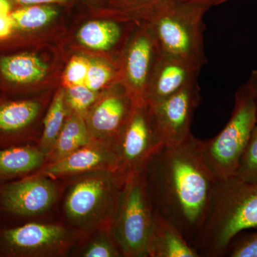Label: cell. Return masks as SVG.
Segmentation results:
<instances>
[{"mask_svg":"<svg viewBox=\"0 0 257 257\" xmlns=\"http://www.w3.org/2000/svg\"><path fill=\"white\" fill-rule=\"evenodd\" d=\"M236 177L245 182L257 183V128L253 130L240 161Z\"/></svg>","mask_w":257,"mask_h":257,"instance_id":"cell-25","label":"cell"},{"mask_svg":"<svg viewBox=\"0 0 257 257\" xmlns=\"http://www.w3.org/2000/svg\"><path fill=\"white\" fill-rule=\"evenodd\" d=\"M43 109L38 99L0 92V148L37 145L42 133L38 122Z\"/></svg>","mask_w":257,"mask_h":257,"instance_id":"cell-10","label":"cell"},{"mask_svg":"<svg viewBox=\"0 0 257 257\" xmlns=\"http://www.w3.org/2000/svg\"><path fill=\"white\" fill-rule=\"evenodd\" d=\"M135 104L126 87L99 96L84 116L92 140L117 142Z\"/></svg>","mask_w":257,"mask_h":257,"instance_id":"cell-14","label":"cell"},{"mask_svg":"<svg viewBox=\"0 0 257 257\" xmlns=\"http://www.w3.org/2000/svg\"><path fill=\"white\" fill-rule=\"evenodd\" d=\"M117 142L92 140L60 160L44 165L39 173L55 179L101 170H119Z\"/></svg>","mask_w":257,"mask_h":257,"instance_id":"cell-13","label":"cell"},{"mask_svg":"<svg viewBox=\"0 0 257 257\" xmlns=\"http://www.w3.org/2000/svg\"><path fill=\"white\" fill-rule=\"evenodd\" d=\"M45 163L36 145L0 148V186L37 173Z\"/></svg>","mask_w":257,"mask_h":257,"instance_id":"cell-17","label":"cell"},{"mask_svg":"<svg viewBox=\"0 0 257 257\" xmlns=\"http://www.w3.org/2000/svg\"><path fill=\"white\" fill-rule=\"evenodd\" d=\"M92 141L85 117L69 113L52 150L46 155V164L63 159Z\"/></svg>","mask_w":257,"mask_h":257,"instance_id":"cell-18","label":"cell"},{"mask_svg":"<svg viewBox=\"0 0 257 257\" xmlns=\"http://www.w3.org/2000/svg\"><path fill=\"white\" fill-rule=\"evenodd\" d=\"M229 1V0H217L216 5L223 4V3H226V2Z\"/></svg>","mask_w":257,"mask_h":257,"instance_id":"cell-32","label":"cell"},{"mask_svg":"<svg viewBox=\"0 0 257 257\" xmlns=\"http://www.w3.org/2000/svg\"><path fill=\"white\" fill-rule=\"evenodd\" d=\"M147 257H199L175 225L155 211Z\"/></svg>","mask_w":257,"mask_h":257,"instance_id":"cell-16","label":"cell"},{"mask_svg":"<svg viewBox=\"0 0 257 257\" xmlns=\"http://www.w3.org/2000/svg\"><path fill=\"white\" fill-rule=\"evenodd\" d=\"M163 145L156 136L147 104H136L117 141L119 170L127 177L143 170Z\"/></svg>","mask_w":257,"mask_h":257,"instance_id":"cell-12","label":"cell"},{"mask_svg":"<svg viewBox=\"0 0 257 257\" xmlns=\"http://www.w3.org/2000/svg\"><path fill=\"white\" fill-rule=\"evenodd\" d=\"M69 114L64 89L55 93L42 121L41 135L37 146L45 156L52 150Z\"/></svg>","mask_w":257,"mask_h":257,"instance_id":"cell-20","label":"cell"},{"mask_svg":"<svg viewBox=\"0 0 257 257\" xmlns=\"http://www.w3.org/2000/svg\"><path fill=\"white\" fill-rule=\"evenodd\" d=\"M257 228V183L236 176L218 179L209 211L193 247L199 257L225 256L244 230Z\"/></svg>","mask_w":257,"mask_h":257,"instance_id":"cell-3","label":"cell"},{"mask_svg":"<svg viewBox=\"0 0 257 257\" xmlns=\"http://www.w3.org/2000/svg\"><path fill=\"white\" fill-rule=\"evenodd\" d=\"M200 101L197 81L173 95L147 104L152 127L163 146L179 145L192 135L193 116Z\"/></svg>","mask_w":257,"mask_h":257,"instance_id":"cell-9","label":"cell"},{"mask_svg":"<svg viewBox=\"0 0 257 257\" xmlns=\"http://www.w3.org/2000/svg\"><path fill=\"white\" fill-rule=\"evenodd\" d=\"M79 239L61 220L0 226V257L69 256Z\"/></svg>","mask_w":257,"mask_h":257,"instance_id":"cell-8","label":"cell"},{"mask_svg":"<svg viewBox=\"0 0 257 257\" xmlns=\"http://www.w3.org/2000/svg\"><path fill=\"white\" fill-rule=\"evenodd\" d=\"M64 94L69 113H77L84 116L100 96L99 92L91 90L85 84L66 87Z\"/></svg>","mask_w":257,"mask_h":257,"instance_id":"cell-23","label":"cell"},{"mask_svg":"<svg viewBox=\"0 0 257 257\" xmlns=\"http://www.w3.org/2000/svg\"><path fill=\"white\" fill-rule=\"evenodd\" d=\"M256 128H257V124H256Z\"/></svg>","mask_w":257,"mask_h":257,"instance_id":"cell-33","label":"cell"},{"mask_svg":"<svg viewBox=\"0 0 257 257\" xmlns=\"http://www.w3.org/2000/svg\"><path fill=\"white\" fill-rule=\"evenodd\" d=\"M126 177L119 170H101L62 179L59 218L79 241L96 230L110 229Z\"/></svg>","mask_w":257,"mask_h":257,"instance_id":"cell-2","label":"cell"},{"mask_svg":"<svg viewBox=\"0 0 257 257\" xmlns=\"http://www.w3.org/2000/svg\"><path fill=\"white\" fill-rule=\"evenodd\" d=\"M18 5H50L53 3H65L69 0H12Z\"/></svg>","mask_w":257,"mask_h":257,"instance_id":"cell-29","label":"cell"},{"mask_svg":"<svg viewBox=\"0 0 257 257\" xmlns=\"http://www.w3.org/2000/svg\"><path fill=\"white\" fill-rule=\"evenodd\" d=\"M246 84L254 98L257 107V68L253 69L251 72L249 79H248Z\"/></svg>","mask_w":257,"mask_h":257,"instance_id":"cell-30","label":"cell"},{"mask_svg":"<svg viewBox=\"0 0 257 257\" xmlns=\"http://www.w3.org/2000/svg\"><path fill=\"white\" fill-rule=\"evenodd\" d=\"M206 5L167 0L145 20L163 53L202 67L204 53L203 18Z\"/></svg>","mask_w":257,"mask_h":257,"instance_id":"cell-4","label":"cell"},{"mask_svg":"<svg viewBox=\"0 0 257 257\" xmlns=\"http://www.w3.org/2000/svg\"><path fill=\"white\" fill-rule=\"evenodd\" d=\"M116 77V68L104 60H89L84 84L91 90L99 92Z\"/></svg>","mask_w":257,"mask_h":257,"instance_id":"cell-24","label":"cell"},{"mask_svg":"<svg viewBox=\"0 0 257 257\" xmlns=\"http://www.w3.org/2000/svg\"><path fill=\"white\" fill-rule=\"evenodd\" d=\"M256 124V101L244 84L235 94L234 109L226 126L214 138L201 140L204 157L218 179L236 176Z\"/></svg>","mask_w":257,"mask_h":257,"instance_id":"cell-6","label":"cell"},{"mask_svg":"<svg viewBox=\"0 0 257 257\" xmlns=\"http://www.w3.org/2000/svg\"><path fill=\"white\" fill-rule=\"evenodd\" d=\"M167 0H121L125 9L133 12L137 16L146 20L157 8Z\"/></svg>","mask_w":257,"mask_h":257,"instance_id":"cell-28","label":"cell"},{"mask_svg":"<svg viewBox=\"0 0 257 257\" xmlns=\"http://www.w3.org/2000/svg\"><path fill=\"white\" fill-rule=\"evenodd\" d=\"M162 54L156 37L145 23L130 40L123 60L124 87L136 104H147V92Z\"/></svg>","mask_w":257,"mask_h":257,"instance_id":"cell-11","label":"cell"},{"mask_svg":"<svg viewBox=\"0 0 257 257\" xmlns=\"http://www.w3.org/2000/svg\"><path fill=\"white\" fill-rule=\"evenodd\" d=\"M89 60L80 55H75L69 60L63 75L65 87L84 84Z\"/></svg>","mask_w":257,"mask_h":257,"instance_id":"cell-26","label":"cell"},{"mask_svg":"<svg viewBox=\"0 0 257 257\" xmlns=\"http://www.w3.org/2000/svg\"><path fill=\"white\" fill-rule=\"evenodd\" d=\"M201 69L190 62L162 52L150 82L147 104L173 95L197 82Z\"/></svg>","mask_w":257,"mask_h":257,"instance_id":"cell-15","label":"cell"},{"mask_svg":"<svg viewBox=\"0 0 257 257\" xmlns=\"http://www.w3.org/2000/svg\"><path fill=\"white\" fill-rule=\"evenodd\" d=\"M143 171L154 211L175 225L193 246L219 179L204 157L201 140L191 135L179 145L161 147Z\"/></svg>","mask_w":257,"mask_h":257,"instance_id":"cell-1","label":"cell"},{"mask_svg":"<svg viewBox=\"0 0 257 257\" xmlns=\"http://www.w3.org/2000/svg\"><path fill=\"white\" fill-rule=\"evenodd\" d=\"M225 254L230 257H257V231L235 238Z\"/></svg>","mask_w":257,"mask_h":257,"instance_id":"cell-27","label":"cell"},{"mask_svg":"<svg viewBox=\"0 0 257 257\" xmlns=\"http://www.w3.org/2000/svg\"><path fill=\"white\" fill-rule=\"evenodd\" d=\"M176 1L182 2V3H192V4H198L206 5V6H215L217 0H176Z\"/></svg>","mask_w":257,"mask_h":257,"instance_id":"cell-31","label":"cell"},{"mask_svg":"<svg viewBox=\"0 0 257 257\" xmlns=\"http://www.w3.org/2000/svg\"><path fill=\"white\" fill-rule=\"evenodd\" d=\"M154 214L143 171L128 175L110 226L122 257H147Z\"/></svg>","mask_w":257,"mask_h":257,"instance_id":"cell-7","label":"cell"},{"mask_svg":"<svg viewBox=\"0 0 257 257\" xmlns=\"http://www.w3.org/2000/svg\"><path fill=\"white\" fill-rule=\"evenodd\" d=\"M58 11L50 5H20L10 13L13 35L35 31L53 21Z\"/></svg>","mask_w":257,"mask_h":257,"instance_id":"cell-21","label":"cell"},{"mask_svg":"<svg viewBox=\"0 0 257 257\" xmlns=\"http://www.w3.org/2000/svg\"><path fill=\"white\" fill-rule=\"evenodd\" d=\"M63 182L37 173L0 186V226L60 220Z\"/></svg>","mask_w":257,"mask_h":257,"instance_id":"cell-5","label":"cell"},{"mask_svg":"<svg viewBox=\"0 0 257 257\" xmlns=\"http://www.w3.org/2000/svg\"><path fill=\"white\" fill-rule=\"evenodd\" d=\"M72 257H122L109 228L96 230L79 240L70 256Z\"/></svg>","mask_w":257,"mask_h":257,"instance_id":"cell-22","label":"cell"},{"mask_svg":"<svg viewBox=\"0 0 257 257\" xmlns=\"http://www.w3.org/2000/svg\"><path fill=\"white\" fill-rule=\"evenodd\" d=\"M121 24L113 20H96L84 24L77 32L79 42L92 50L108 51L121 41Z\"/></svg>","mask_w":257,"mask_h":257,"instance_id":"cell-19","label":"cell"}]
</instances>
